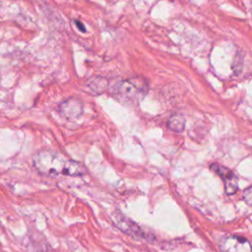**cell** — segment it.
Segmentation results:
<instances>
[{
    "instance_id": "cell-1",
    "label": "cell",
    "mask_w": 252,
    "mask_h": 252,
    "mask_svg": "<svg viewBox=\"0 0 252 252\" xmlns=\"http://www.w3.org/2000/svg\"><path fill=\"white\" fill-rule=\"evenodd\" d=\"M33 164L38 172L48 176H81L86 173L85 166L62 154L51 151L41 150L33 157Z\"/></svg>"
},
{
    "instance_id": "cell-2",
    "label": "cell",
    "mask_w": 252,
    "mask_h": 252,
    "mask_svg": "<svg viewBox=\"0 0 252 252\" xmlns=\"http://www.w3.org/2000/svg\"><path fill=\"white\" fill-rule=\"evenodd\" d=\"M149 86L143 78H131L119 81L112 88V95L122 103L137 104L147 94Z\"/></svg>"
},
{
    "instance_id": "cell-3",
    "label": "cell",
    "mask_w": 252,
    "mask_h": 252,
    "mask_svg": "<svg viewBox=\"0 0 252 252\" xmlns=\"http://www.w3.org/2000/svg\"><path fill=\"white\" fill-rule=\"evenodd\" d=\"M111 220L116 227H118L120 230H122L124 233L136 238V239H142L145 237L144 231L142 228L133 220L126 218L120 213H113L111 214Z\"/></svg>"
},
{
    "instance_id": "cell-4",
    "label": "cell",
    "mask_w": 252,
    "mask_h": 252,
    "mask_svg": "<svg viewBox=\"0 0 252 252\" xmlns=\"http://www.w3.org/2000/svg\"><path fill=\"white\" fill-rule=\"evenodd\" d=\"M220 252H251L250 242L241 236L229 235L220 240Z\"/></svg>"
},
{
    "instance_id": "cell-5",
    "label": "cell",
    "mask_w": 252,
    "mask_h": 252,
    "mask_svg": "<svg viewBox=\"0 0 252 252\" xmlns=\"http://www.w3.org/2000/svg\"><path fill=\"white\" fill-rule=\"evenodd\" d=\"M211 169L221 177L224 184V190L227 195H233L237 191V177L231 169L218 163L211 164Z\"/></svg>"
},
{
    "instance_id": "cell-6",
    "label": "cell",
    "mask_w": 252,
    "mask_h": 252,
    "mask_svg": "<svg viewBox=\"0 0 252 252\" xmlns=\"http://www.w3.org/2000/svg\"><path fill=\"white\" fill-rule=\"evenodd\" d=\"M83 111L84 107L82 101L75 97H70L59 105L60 114L67 120L78 119L83 114Z\"/></svg>"
},
{
    "instance_id": "cell-7",
    "label": "cell",
    "mask_w": 252,
    "mask_h": 252,
    "mask_svg": "<svg viewBox=\"0 0 252 252\" xmlns=\"http://www.w3.org/2000/svg\"><path fill=\"white\" fill-rule=\"evenodd\" d=\"M167 127L173 132L181 133L185 128V119L181 114H173L167 121Z\"/></svg>"
},
{
    "instance_id": "cell-8",
    "label": "cell",
    "mask_w": 252,
    "mask_h": 252,
    "mask_svg": "<svg viewBox=\"0 0 252 252\" xmlns=\"http://www.w3.org/2000/svg\"><path fill=\"white\" fill-rule=\"evenodd\" d=\"M243 197H244V200L247 202V204H251V187H247V189L244 191L243 193Z\"/></svg>"
},
{
    "instance_id": "cell-9",
    "label": "cell",
    "mask_w": 252,
    "mask_h": 252,
    "mask_svg": "<svg viewBox=\"0 0 252 252\" xmlns=\"http://www.w3.org/2000/svg\"><path fill=\"white\" fill-rule=\"evenodd\" d=\"M75 24H76V26H77V28L81 31V32H86V28L82 25V22H80V21H78V20H76L75 21Z\"/></svg>"
}]
</instances>
